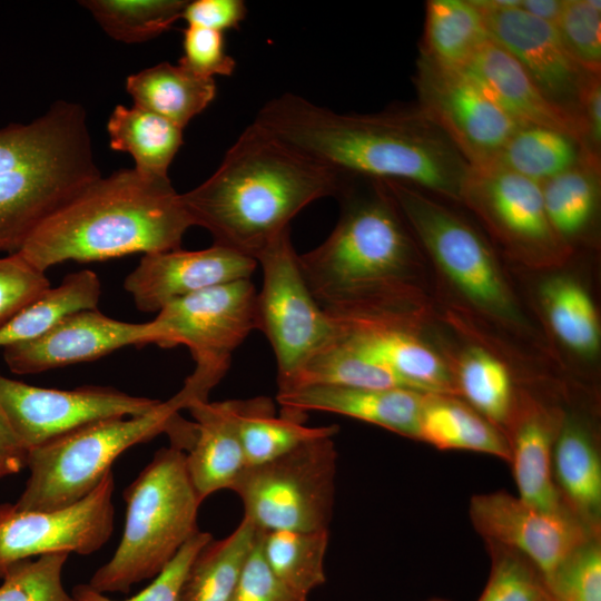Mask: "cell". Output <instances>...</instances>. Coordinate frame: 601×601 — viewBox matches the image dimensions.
<instances>
[{
	"label": "cell",
	"mask_w": 601,
	"mask_h": 601,
	"mask_svg": "<svg viewBox=\"0 0 601 601\" xmlns=\"http://www.w3.org/2000/svg\"><path fill=\"white\" fill-rule=\"evenodd\" d=\"M254 121L344 174L461 200L470 164L417 107L339 114L285 93L266 102Z\"/></svg>",
	"instance_id": "obj_1"
},
{
	"label": "cell",
	"mask_w": 601,
	"mask_h": 601,
	"mask_svg": "<svg viewBox=\"0 0 601 601\" xmlns=\"http://www.w3.org/2000/svg\"><path fill=\"white\" fill-rule=\"evenodd\" d=\"M339 219L298 263L319 307L333 321L411 323L415 237L381 180L346 175Z\"/></svg>",
	"instance_id": "obj_2"
},
{
	"label": "cell",
	"mask_w": 601,
	"mask_h": 601,
	"mask_svg": "<svg viewBox=\"0 0 601 601\" xmlns=\"http://www.w3.org/2000/svg\"><path fill=\"white\" fill-rule=\"evenodd\" d=\"M345 175L253 121L214 174L181 199L213 244L256 260L307 205L336 197Z\"/></svg>",
	"instance_id": "obj_3"
},
{
	"label": "cell",
	"mask_w": 601,
	"mask_h": 601,
	"mask_svg": "<svg viewBox=\"0 0 601 601\" xmlns=\"http://www.w3.org/2000/svg\"><path fill=\"white\" fill-rule=\"evenodd\" d=\"M191 226L168 177L121 169L99 177L49 215L18 253L46 273L67 260L178 249Z\"/></svg>",
	"instance_id": "obj_4"
},
{
	"label": "cell",
	"mask_w": 601,
	"mask_h": 601,
	"mask_svg": "<svg viewBox=\"0 0 601 601\" xmlns=\"http://www.w3.org/2000/svg\"><path fill=\"white\" fill-rule=\"evenodd\" d=\"M101 177L87 114L56 101L28 124L0 128V253L20 250L55 210Z\"/></svg>",
	"instance_id": "obj_5"
},
{
	"label": "cell",
	"mask_w": 601,
	"mask_h": 601,
	"mask_svg": "<svg viewBox=\"0 0 601 601\" xmlns=\"http://www.w3.org/2000/svg\"><path fill=\"white\" fill-rule=\"evenodd\" d=\"M190 403L179 390L148 413L92 422L29 450L30 475L16 506L36 511L67 508L88 495L129 447L161 433L169 436L170 444L187 443L194 423L179 411Z\"/></svg>",
	"instance_id": "obj_6"
},
{
	"label": "cell",
	"mask_w": 601,
	"mask_h": 601,
	"mask_svg": "<svg viewBox=\"0 0 601 601\" xmlns=\"http://www.w3.org/2000/svg\"><path fill=\"white\" fill-rule=\"evenodd\" d=\"M126 521L110 560L87 583L100 593H128L131 587L155 578L199 530L201 504L190 482L186 452L169 446L126 487Z\"/></svg>",
	"instance_id": "obj_7"
},
{
	"label": "cell",
	"mask_w": 601,
	"mask_h": 601,
	"mask_svg": "<svg viewBox=\"0 0 601 601\" xmlns=\"http://www.w3.org/2000/svg\"><path fill=\"white\" fill-rule=\"evenodd\" d=\"M336 466L333 436L321 437L247 466L231 491L243 502L244 518L263 532L328 530Z\"/></svg>",
	"instance_id": "obj_8"
},
{
	"label": "cell",
	"mask_w": 601,
	"mask_h": 601,
	"mask_svg": "<svg viewBox=\"0 0 601 601\" xmlns=\"http://www.w3.org/2000/svg\"><path fill=\"white\" fill-rule=\"evenodd\" d=\"M256 294L250 279H240L176 299L152 319L158 346L190 351L196 365L185 384L200 398L208 400L235 349L256 329Z\"/></svg>",
	"instance_id": "obj_9"
},
{
	"label": "cell",
	"mask_w": 601,
	"mask_h": 601,
	"mask_svg": "<svg viewBox=\"0 0 601 601\" xmlns=\"http://www.w3.org/2000/svg\"><path fill=\"white\" fill-rule=\"evenodd\" d=\"M383 183L416 242L464 297L489 314L513 315L506 285L481 235L432 194L406 184Z\"/></svg>",
	"instance_id": "obj_10"
},
{
	"label": "cell",
	"mask_w": 601,
	"mask_h": 601,
	"mask_svg": "<svg viewBox=\"0 0 601 601\" xmlns=\"http://www.w3.org/2000/svg\"><path fill=\"white\" fill-rule=\"evenodd\" d=\"M262 288L256 294V329L268 339L277 363V382L287 378L336 333L302 274L290 230L256 258Z\"/></svg>",
	"instance_id": "obj_11"
},
{
	"label": "cell",
	"mask_w": 601,
	"mask_h": 601,
	"mask_svg": "<svg viewBox=\"0 0 601 601\" xmlns=\"http://www.w3.org/2000/svg\"><path fill=\"white\" fill-rule=\"evenodd\" d=\"M115 480L108 471L83 499L67 508L36 511L0 504V578L18 562L50 553L88 555L114 532Z\"/></svg>",
	"instance_id": "obj_12"
},
{
	"label": "cell",
	"mask_w": 601,
	"mask_h": 601,
	"mask_svg": "<svg viewBox=\"0 0 601 601\" xmlns=\"http://www.w3.org/2000/svg\"><path fill=\"white\" fill-rule=\"evenodd\" d=\"M417 108L436 124L470 166L492 162L518 125L464 70L418 56Z\"/></svg>",
	"instance_id": "obj_13"
},
{
	"label": "cell",
	"mask_w": 601,
	"mask_h": 601,
	"mask_svg": "<svg viewBox=\"0 0 601 601\" xmlns=\"http://www.w3.org/2000/svg\"><path fill=\"white\" fill-rule=\"evenodd\" d=\"M159 403L110 386L46 388L0 373V407L27 451L92 422L148 413Z\"/></svg>",
	"instance_id": "obj_14"
},
{
	"label": "cell",
	"mask_w": 601,
	"mask_h": 601,
	"mask_svg": "<svg viewBox=\"0 0 601 601\" xmlns=\"http://www.w3.org/2000/svg\"><path fill=\"white\" fill-rule=\"evenodd\" d=\"M461 200L521 257L552 260L568 248L550 225L541 185L496 162L470 166Z\"/></svg>",
	"instance_id": "obj_15"
},
{
	"label": "cell",
	"mask_w": 601,
	"mask_h": 601,
	"mask_svg": "<svg viewBox=\"0 0 601 601\" xmlns=\"http://www.w3.org/2000/svg\"><path fill=\"white\" fill-rule=\"evenodd\" d=\"M473 2L490 38L522 66L549 100L577 119L579 97L591 73L571 57L555 26L522 10L519 0Z\"/></svg>",
	"instance_id": "obj_16"
},
{
	"label": "cell",
	"mask_w": 601,
	"mask_h": 601,
	"mask_svg": "<svg viewBox=\"0 0 601 601\" xmlns=\"http://www.w3.org/2000/svg\"><path fill=\"white\" fill-rule=\"evenodd\" d=\"M469 511L485 542L525 556L545 584L579 545L594 536L573 515L542 511L505 491L473 495Z\"/></svg>",
	"instance_id": "obj_17"
},
{
	"label": "cell",
	"mask_w": 601,
	"mask_h": 601,
	"mask_svg": "<svg viewBox=\"0 0 601 601\" xmlns=\"http://www.w3.org/2000/svg\"><path fill=\"white\" fill-rule=\"evenodd\" d=\"M157 342L152 321L122 322L96 308L67 316L38 338L2 348V356L12 373L29 375L95 361L126 346Z\"/></svg>",
	"instance_id": "obj_18"
},
{
	"label": "cell",
	"mask_w": 601,
	"mask_h": 601,
	"mask_svg": "<svg viewBox=\"0 0 601 601\" xmlns=\"http://www.w3.org/2000/svg\"><path fill=\"white\" fill-rule=\"evenodd\" d=\"M257 265L255 259L216 244L201 250L178 248L145 254L126 276L124 288L138 311L158 313L190 294L249 279Z\"/></svg>",
	"instance_id": "obj_19"
},
{
	"label": "cell",
	"mask_w": 601,
	"mask_h": 601,
	"mask_svg": "<svg viewBox=\"0 0 601 601\" xmlns=\"http://www.w3.org/2000/svg\"><path fill=\"white\" fill-rule=\"evenodd\" d=\"M427 393L407 388L306 386L277 392L282 412L304 416L308 411L335 413L416 439Z\"/></svg>",
	"instance_id": "obj_20"
},
{
	"label": "cell",
	"mask_w": 601,
	"mask_h": 601,
	"mask_svg": "<svg viewBox=\"0 0 601 601\" xmlns=\"http://www.w3.org/2000/svg\"><path fill=\"white\" fill-rule=\"evenodd\" d=\"M333 322L357 352L391 370L413 390L427 394H459L443 361L412 333L411 326L364 321Z\"/></svg>",
	"instance_id": "obj_21"
},
{
	"label": "cell",
	"mask_w": 601,
	"mask_h": 601,
	"mask_svg": "<svg viewBox=\"0 0 601 601\" xmlns=\"http://www.w3.org/2000/svg\"><path fill=\"white\" fill-rule=\"evenodd\" d=\"M464 70L519 127L558 129L580 142L577 119L549 100L522 66L491 38Z\"/></svg>",
	"instance_id": "obj_22"
},
{
	"label": "cell",
	"mask_w": 601,
	"mask_h": 601,
	"mask_svg": "<svg viewBox=\"0 0 601 601\" xmlns=\"http://www.w3.org/2000/svg\"><path fill=\"white\" fill-rule=\"evenodd\" d=\"M187 410L195 420L196 436L186 452V466L194 490L203 502L217 491L231 490L248 464L230 400L194 401Z\"/></svg>",
	"instance_id": "obj_23"
},
{
	"label": "cell",
	"mask_w": 601,
	"mask_h": 601,
	"mask_svg": "<svg viewBox=\"0 0 601 601\" xmlns=\"http://www.w3.org/2000/svg\"><path fill=\"white\" fill-rule=\"evenodd\" d=\"M552 475L566 510L594 536L601 529V459L579 421H561L552 451Z\"/></svg>",
	"instance_id": "obj_24"
},
{
	"label": "cell",
	"mask_w": 601,
	"mask_h": 601,
	"mask_svg": "<svg viewBox=\"0 0 601 601\" xmlns=\"http://www.w3.org/2000/svg\"><path fill=\"white\" fill-rule=\"evenodd\" d=\"M561 421L536 407L523 413L508 439L510 464L521 500L545 512L571 514L552 475V451Z\"/></svg>",
	"instance_id": "obj_25"
},
{
	"label": "cell",
	"mask_w": 601,
	"mask_h": 601,
	"mask_svg": "<svg viewBox=\"0 0 601 601\" xmlns=\"http://www.w3.org/2000/svg\"><path fill=\"white\" fill-rule=\"evenodd\" d=\"M237 433L249 465L274 460L297 446L321 437L334 436L336 425L306 426L304 416L282 412L268 397L230 400Z\"/></svg>",
	"instance_id": "obj_26"
},
{
	"label": "cell",
	"mask_w": 601,
	"mask_h": 601,
	"mask_svg": "<svg viewBox=\"0 0 601 601\" xmlns=\"http://www.w3.org/2000/svg\"><path fill=\"white\" fill-rule=\"evenodd\" d=\"M126 90L135 106L161 116L183 129L216 97L214 79L199 77L169 62L128 76Z\"/></svg>",
	"instance_id": "obj_27"
},
{
	"label": "cell",
	"mask_w": 601,
	"mask_h": 601,
	"mask_svg": "<svg viewBox=\"0 0 601 601\" xmlns=\"http://www.w3.org/2000/svg\"><path fill=\"white\" fill-rule=\"evenodd\" d=\"M439 450H464L493 455L508 463V437L489 420L451 395L427 394L418 437Z\"/></svg>",
	"instance_id": "obj_28"
},
{
	"label": "cell",
	"mask_w": 601,
	"mask_h": 601,
	"mask_svg": "<svg viewBox=\"0 0 601 601\" xmlns=\"http://www.w3.org/2000/svg\"><path fill=\"white\" fill-rule=\"evenodd\" d=\"M336 328L333 338L287 378L277 382L278 392L317 385L413 390L391 370L357 352Z\"/></svg>",
	"instance_id": "obj_29"
},
{
	"label": "cell",
	"mask_w": 601,
	"mask_h": 601,
	"mask_svg": "<svg viewBox=\"0 0 601 601\" xmlns=\"http://www.w3.org/2000/svg\"><path fill=\"white\" fill-rule=\"evenodd\" d=\"M259 533L243 518L229 535L208 541L189 564L177 601H228Z\"/></svg>",
	"instance_id": "obj_30"
},
{
	"label": "cell",
	"mask_w": 601,
	"mask_h": 601,
	"mask_svg": "<svg viewBox=\"0 0 601 601\" xmlns=\"http://www.w3.org/2000/svg\"><path fill=\"white\" fill-rule=\"evenodd\" d=\"M183 130L135 105H117L107 122L110 148L130 154L135 169L152 177H168V168L183 145Z\"/></svg>",
	"instance_id": "obj_31"
},
{
	"label": "cell",
	"mask_w": 601,
	"mask_h": 601,
	"mask_svg": "<svg viewBox=\"0 0 601 601\" xmlns=\"http://www.w3.org/2000/svg\"><path fill=\"white\" fill-rule=\"evenodd\" d=\"M489 40L484 18L473 1L426 2L421 56L444 67L464 69Z\"/></svg>",
	"instance_id": "obj_32"
},
{
	"label": "cell",
	"mask_w": 601,
	"mask_h": 601,
	"mask_svg": "<svg viewBox=\"0 0 601 601\" xmlns=\"http://www.w3.org/2000/svg\"><path fill=\"white\" fill-rule=\"evenodd\" d=\"M101 282L91 269L72 272L56 287H50L18 312L0 328V347L40 337L67 316L96 309Z\"/></svg>",
	"instance_id": "obj_33"
},
{
	"label": "cell",
	"mask_w": 601,
	"mask_h": 601,
	"mask_svg": "<svg viewBox=\"0 0 601 601\" xmlns=\"http://www.w3.org/2000/svg\"><path fill=\"white\" fill-rule=\"evenodd\" d=\"M600 183L601 160L584 156L574 167L541 184L548 219L565 245L584 235L593 224Z\"/></svg>",
	"instance_id": "obj_34"
},
{
	"label": "cell",
	"mask_w": 601,
	"mask_h": 601,
	"mask_svg": "<svg viewBox=\"0 0 601 601\" xmlns=\"http://www.w3.org/2000/svg\"><path fill=\"white\" fill-rule=\"evenodd\" d=\"M585 156L572 135L541 126H521L492 162L540 185L574 167Z\"/></svg>",
	"instance_id": "obj_35"
},
{
	"label": "cell",
	"mask_w": 601,
	"mask_h": 601,
	"mask_svg": "<svg viewBox=\"0 0 601 601\" xmlns=\"http://www.w3.org/2000/svg\"><path fill=\"white\" fill-rule=\"evenodd\" d=\"M329 531L260 532L259 545L273 573L290 590L308 598L326 581L324 559Z\"/></svg>",
	"instance_id": "obj_36"
},
{
	"label": "cell",
	"mask_w": 601,
	"mask_h": 601,
	"mask_svg": "<svg viewBox=\"0 0 601 601\" xmlns=\"http://www.w3.org/2000/svg\"><path fill=\"white\" fill-rule=\"evenodd\" d=\"M544 309L554 334L570 349L593 356L600 346V326L588 292L569 277H553L541 289Z\"/></svg>",
	"instance_id": "obj_37"
},
{
	"label": "cell",
	"mask_w": 601,
	"mask_h": 601,
	"mask_svg": "<svg viewBox=\"0 0 601 601\" xmlns=\"http://www.w3.org/2000/svg\"><path fill=\"white\" fill-rule=\"evenodd\" d=\"M185 0L79 1L115 40L136 43L156 38L181 19Z\"/></svg>",
	"instance_id": "obj_38"
},
{
	"label": "cell",
	"mask_w": 601,
	"mask_h": 601,
	"mask_svg": "<svg viewBox=\"0 0 601 601\" xmlns=\"http://www.w3.org/2000/svg\"><path fill=\"white\" fill-rule=\"evenodd\" d=\"M456 387L474 410L495 426L512 415V384L504 364L482 348H471L457 368Z\"/></svg>",
	"instance_id": "obj_39"
},
{
	"label": "cell",
	"mask_w": 601,
	"mask_h": 601,
	"mask_svg": "<svg viewBox=\"0 0 601 601\" xmlns=\"http://www.w3.org/2000/svg\"><path fill=\"white\" fill-rule=\"evenodd\" d=\"M491 571L477 601H553L538 569L522 554L486 542Z\"/></svg>",
	"instance_id": "obj_40"
},
{
	"label": "cell",
	"mask_w": 601,
	"mask_h": 601,
	"mask_svg": "<svg viewBox=\"0 0 601 601\" xmlns=\"http://www.w3.org/2000/svg\"><path fill=\"white\" fill-rule=\"evenodd\" d=\"M68 556L58 552L18 562L3 577L0 601H77L61 580Z\"/></svg>",
	"instance_id": "obj_41"
},
{
	"label": "cell",
	"mask_w": 601,
	"mask_h": 601,
	"mask_svg": "<svg viewBox=\"0 0 601 601\" xmlns=\"http://www.w3.org/2000/svg\"><path fill=\"white\" fill-rule=\"evenodd\" d=\"M560 38L571 57L585 71L601 72V2L564 0L555 23Z\"/></svg>",
	"instance_id": "obj_42"
},
{
	"label": "cell",
	"mask_w": 601,
	"mask_h": 601,
	"mask_svg": "<svg viewBox=\"0 0 601 601\" xmlns=\"http://www.w3.org/2000/svg\"><path fill=\"white\" fill-rule=\"evenodd\" d=\"M546 587L553 601H601V544L592 536L556 569Z\"/></svg>",
	"instance_id": "obj_43"
},
{
	"label": "cell",
	"mask_w": 601,
	"mask_h": 601,
	"mask_svg": "<svg viewBox=\"0 0 601 601\" xmlns=\"http://www.w3.org/2000/svg\"><path fill=\"white\" fill-rule=\"evenodd\" d=\"M211 539L213 535L209 532L198 531L180 548L174 559L147 588L129 599L114 600L88 584L73 587L71 595L77 601H177L178 591L189 564L198 551Z\"/></svg>",
	"instance_id": "obj_44"
},
{
	"label": "cell",
	"mask_w": 601,
	"mask_h": 601,
	"mask_svg": "<svg viewBox=\"0 0 601 601\" xmlns=\"http://www.w3.org/2000/svg\"><path fill=\"white\" fill-rule=\"evenodd\" d=\"M51 287L46 273L18 252L0 257V328Z\"/></svg>",
	"instance_id": "obj_45"
},
{
	"label": "cell",
	"mask_w": 601,
	"mask_h": 601,
	"mask_svg": "<svg viewBox=\"0 0 601 601\" xmlns=\"http://www.w3.org/2000/svg\"><path fill=\"white\" fill-rule=\"evenodd\" d=\"M178 65L211 79L230 76L236 68L235 60L226 52L224 33L195 26L183 30V56Z\"/></svg>",
	"instance_id": "obj_46"
},
{
	"label": "cell",
	"mask_w": 601,
	"mask_h": 601,
	"mask_svg": "<svg viewBox=\"0 0 601 601\" xmlns=\"http://www.w3.org/2000/svg\"><path fill=\"white\" fill-rule=\"evenodd\" d=\"M259 536L228 601H307L273 573L263 556Z\"/></svg>",
	"instance_id": "obj_47"
},
{
	"label": "cell",
	"mask_w": 601,
	"mask_h": 601,
	"mask_svg": "<svg viewBox=\"0 0 601 601\" xmlns=\"http://www.w3.org/2000/svg\"><path fill=\"white\" fill-rule=\"evenodd\" d=\"M580 144L585 156L601 160V80L591 73L581 91L577 107Z\"/></svg>",
	"instance_id": "obj_48"
},
{
	"label": "cell",
	"mask_w": 601,
	"mask_h": 601,
	"mask_svg": "<svg viewBox=\"0 0 601 601\" xmlns=\"http://www.w3.org/2000/svg\"><path fill=\"white\" fill-rule=\"evenodd\" d=\"M247 16L242 0H194L188 1L181 19L188 26L223 32L237 29Z\"/></svg>",
	"instance_id": "obj_49"
},
{
	"label": "cell",
	"mask_w": 601,
	"mask_h": 601,
	"mask_svg": "<svg viewBox=\"0 0 601 601\" xmlns=\"http://www.w3.org/2000/svg\"><path fill=\"white\" fill-rule=\"evenodd\" d=\"M28 451L17 437L0 407V479L27 467Z\"/></svg>",
	"instance_id": "obj_50"
},
{
	"label": "cell",
	"mask_w": 601,
	"mask_h": 601,
	"mask_svg": "<svg viewBox=\"0 0 601 601\" xmlns=\"http://www.w3.org/2000/svg\"><path fill=\"white\" fill-rule=\"evenodd\" d=\"M563 6L564 0H522L519 4L529 14L553 26L558 22Z\"/></svg>",
	"instance_id": "obj_51"
},
{
	"label": "cell",
	"mask_w": 601,
	"mask_h": 601,
	"mask_svg": "<svg viewBox=\"0 0 601 601\" xmlns=\"http://www.w3.org/2000/svg\"><path fill=\"white\" fill-rule=\"evenodd\" d=\"M428 601H447V600H443V599H431Z\"/></svg>",
	"instance_id": "obj_52"
}]
</instances>
